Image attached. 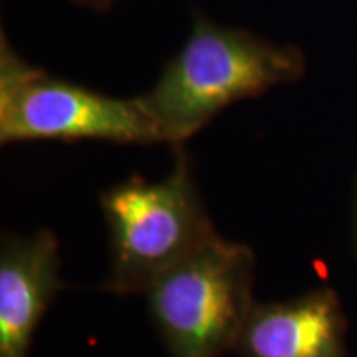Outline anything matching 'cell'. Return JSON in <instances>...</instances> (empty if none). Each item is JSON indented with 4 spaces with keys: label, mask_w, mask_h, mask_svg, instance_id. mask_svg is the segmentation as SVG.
Listing matches in <instances>:
<instances>
[{
    "label": "cell",
    "mask_w": 357,
    "mask_h": 357,
    "mask_svg": "<svg viewBox=\"0 0 357 357\" xmlns=\"http://www.w3.org/2000/svg\"><path fill=\"white\" fill-rule=\"evenodd\" d=\"M164 142L139 96L114 98L53 77L0 37V142Z\"/></svg>",
    "instance_id": "4"
},
{
    "label": "cell",
    "mask_w": 357,
    "mask_h": 357,
    "mask_svg": "<svg viewBox=\"0 0 357 357\" xmlns=\"http://www.w3.org/2000/svg\"><path fill=\"white\" fill-rule=\"evenodd\" d=\"M347 318L331 287L283 301L255 303L236 341L240 357H349Z\"/></svg>",
    "instance_id": "6"
},
{
    "label": "cell",
    "mask_w": 357,
    "mask_h": 357,
    "mask_svg": "<svg viewBox=\"0 0 357 357\" xmlns=\"http://www.w3.org/2000/svg\"><path fill=\"white\" fill-rule=\"evenodd\" d=\"M166 177L147 182L139 174L101 192L109 235V266L101 289L144 294L164 271L218 235L184 144L172 146Z\"/></svg>",
    "instance_id": "2"
},
{
    "label": "cell",
    "mask_w": 357,
    "mask_h": 357,
    "mask_svg": "<svg viewBox=\"0 0 357 357\" xmlns=\"http://www.w3.org/2000/svg\"><path fill=\"white\" fill-rule=\"evenodd\" d=\"M58 236L2 235L0 243V357H29L43 314L63 289Z\"/></svg>",
    "instance_id": "5"
},
{
    "label": "cell",
    "mask_w": 357,
    "mask_h": 357,
    "mask_svg": "<svg viewBox=\"0 0 357 357\" xmlns=\"http://www.w3.org/2000/svg\"><path fill=\"white\" fill-rule=\"evenodd\" d=\"M257 258L248 245L217 236L164 271L142 294L169 357L235 351L252 311Z\"/></svg>",
    "instance_id": "3"
},
{
    "label": "cell",
    "mask_w": 357,
    "mask_h": 357,
    "mask_svg": "<svg viewBox=\"0 0 357 357\" xmlns=\"http://www.w3.org/2000/svg\"><path fill=\"white\" fill-rule=\"evenodd\" d=\"M352 247H354V255L357 260V172L354 177V185H352Z\"/></svg>",
    "instance_id": "8"
},
{
    "label": "cell",
    "mask_w": 357,
    "mask_h": 357,
    "mask_svg": "<svg viewBox=\"0 0 357 357\" xmlns=\"http://www.w3.org/2000/svg\"><path fill=\"white\" fill-rule=\"evenodd\" d=\"M71 3L75 6L83 7V8H89V10L98 12V13H105L108 12L109 8H113L118 0H70Z\"/></svg>",
    "instance_id": "7"
},
{
    "label": "cell",
    "mask_w": 357,
    "mask_h": 357,
    "mask_svg": "<svg viewBox=\"0 0 357 357\" xmlns=\"http://www.w3.org/2000/svg\"><path fill=\"white\" fill-rule=\"evenodd\" d=\"M305 71L306 58L294 45L195 12L185 43L139 100L166 144H185L229 106L298 82Z\"/></svg>",
    "instance_id": "1"
}]
</instances>
